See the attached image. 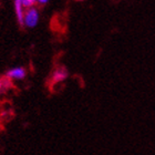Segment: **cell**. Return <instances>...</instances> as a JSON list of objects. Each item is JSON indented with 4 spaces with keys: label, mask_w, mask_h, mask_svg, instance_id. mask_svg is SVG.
I'll list each match as a JSON object with an SVG mask.
<instances>
[{
    "label": "cell",
    "mask_w": 155,
    "mask_h": 155,
    "mask_svg": "<svg viewBox=\"0 0 155 155\" xmlns=\"http://www.w3.org/2000/svg\"><path fill=\"white\" fill-rule=\"evenodd\" d=\"M39 19H40V15H39V10L37 9L36 7L28 8L25 11L23 26L28 27V28H35L38 25Z\"/></svg>",
    "instance_id": "obj_1"
},
{
    "label": "cell",
    "mask_w": 155,
    "mask_h": 155,
    "mask_svg": "<svg viewBox=\"0 0 155 155\" xmlns=\"http://www.w3.org/2000/svg\"><path fill=\"white\" fill-rule=\"evenodd\" d=\"M27 75V70L23 67L11 68L6 72V77L10 80H23Z\"/></svg>",
    "instance_id": "obj_2"
},
{
    "label": "cell",
    "mask_w": 155,
    "mask_h": 155,
    "mask_svg": "<svg viewBox=\"0 0 155 155\" xmlns=\"http://www.w3.org/2000/svg\"><path fill=\"white\" fill-rule=\"evenodd\" d=\"M69 75L68 70L64 68V67H59L53 71L51 75V82L52 84H57V83H61L64 80H67V78Z\"/></svg>",
    "instance_id": "obj_3"
},
{
    "label": "cell",
    "mask_w": 155,
    "mask_h": 155,
    "mask_svg": "<svg viewBox=\"0 0 155 155\" xmlns=\"http://www.w3.org/2000/svg\"><path fill=\"white\" fill-rule=\"evenodd\" d=\"M25 7L22 6V3L20 0H15V12H16L17 20L19 22L20 26H23V17H25Z\"/></svg>",
    "instance_id": "obj_4"
},
{
    "label": "cell",
    "mask_w": 155,
    "mask_h": 155,
    "mask_svg": "<svg viewBox=\"0 0 155 155\" xmlns=\"http://www.w3.org/2000/svg\"><path fill=\"white\" fill-rule=\"evenodd\" d=\"M11 87H12V82L10 79H8L7 77L0 79V94L7 92Z\"/></svg>",
    "instance_id": "obj_5"
},
{
    "label": "cell",
    "mask_w": 155,
    "mask_h": 155,
    "mask_svg": "<svg viewBox=\"0 0 155 155\" xmlns=\"http://www.w3.org/2000/svg\"><path fill=\"white\" fill-rule=\"evenodd\" d=\"M20 1H21V3H22V6L25 7L26 9L35 7V3L37 2L36 0H20Z\"/></svg>",
    "instance_id": "obj_6"
},
{
    "label": "cell",
    "mask_w": 155,
    "mask_h": 155,
    "mask_svg": "<svg viewBox=\"0 0 155 155\" xmlns=\"http://www.w3.org/2000/svg\"><path fill=\"white\" fill-rule=\"evenodd\" d=\"M37 3H39V5H41V6H45V5H47V3L49 2V0H36Z\"/></svg>",
    "instance_id": "obj_7"
},
{
    "label": "cell",
    "mask_w": 155,
    "mask_h": 155,
    "mask_svg": "<svg viewBox=\"0 0 155 155\" xmlns=\"http://www.w3.org/2000/svg\"><path fill=\"white\" fill-rule=\"evenodd\" d=\"M77 1H83V0H77Z\"/></svg>",
    "instance_id": "obj_8"
}]
</instances>
